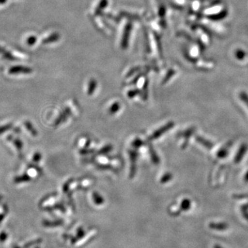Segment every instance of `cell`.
Instances as JSON below:
<instances>
[{
	"instance_id": "obj_1",
	"label": "cell",
	"mask_w": 248,
	"mask_h": 248,
	"mask_svg": "<svg viewBox=\"0 0 248 248\" xmlns=\"http://www.w3.org/2000/svg\"><path fill=\"white\" fill-rule=\"evenodd\" d=\"M173 126H174V123H173V122H169V124H166V125L163 126L162 128H159V130L155 132V133L150 138V140H156V139L161 137V135H164L166 132L169 131L170 129L172 128Z\"/></svg>"
},
{
	"instance_id": "obj_2",
	"label": "cell",
	"mask_w": 248,
	"mask_h": 248,
	"mask_svg": "<svg viewBox=\"0 0 248 248\" xmlns=\"http://www.w3.org/2000/svg\"><path fill=\"white\" fill-rule=\"evenodd\" d=\"M130 161H131V169H130V177L133 178L136 172V161L138 159V153L135 151L130 152Z\"/></svg>"
},
{
	"instance_id": "obj_3",
	"label": "cell",
	"mask_w": 248,
	"mask_h": 248,
	"mask_svg": "<svg viewBox=\"0 0 248 248\" xmlns=\"http://www.w3.org/2000/svg\"><path fill=\"white\" fill-rule=\"evenodd\" d=\"M247 151V146L246 145H243L240 148L239 153L236 155V157H235V162L239 163L241 161V159L244 157L245 153Z\"/></svg>"
},
{
	"instance_id": "obj_4",
	"label": "cell",
	"mask_w": 248,
	"mask_h": 248,
	"mask_svg": "<svg viewBox=\"0 0 248 248\" xmlns=\"http://www.w3.org/2000/svg\"><path fill=\"white\" fill-rule=\"evenodd\" d=\"M93 201H94L96 205H102V204L104 202V199H103L102 196L99 195V194H98L97 192H93Z\"/></svg>"
},
{
	"instance_id": "obj_5",
	"label": "cell",
	"mask_w": 248,
	"mask_h": 248,
	"mask_svg": "<svg viewBox=\"0 0 248 248\" xmlns=\"http://www.w3.org/2000/svg\"><path fill=\"white\" fill-rule=\"evenodd\" d=\"M96 87H97V82L95 80L92 79L89 83V90H88V94L92 95L93 93L95 91Z\"/></svg>"
},
{
	"instance_id": "obj_6",
	"label": "cell",
	"mask_w": 248,
	"mask_h": 248,
	"mask_svg": "<svg viewBox=\"0 0 248 248\" xmlns=\"http://www.w3.org/2000/svg\"><path fill=\"white\" fill-rule=\"evenodd\" d=\"M120 103L115 102L111 106L110 108H109V113L111 115H114V114L117 113L120 109Z\"/></svg>"
},
{
	"instance_id": "obj_7",
	"label": "cell",
	"mask_w": 248,
	"mask_h": 248,
	"mask_svg": "<svg viewBox=\"0 0 248 248\" xmlns=\"http://www.w3.org/2000/svg\"><path fill=\"white\" fill-rule=\"evenodd\" d=\"M19 71H20L21 73H31V70L29 68H24V67H20V68H15L11 70V73H19Z\"/></svg>"
},
{
	"instance_id": "obj_8",
	"label": "cell",
	"mask_w": 248,
	"mask_h": 248,
	"mask_svg": "<svg viewBox=\"0 0 248 248\" xmlns=\"http://www.w3.org/2000/svg\"><path fill=\"white\" fill-rule=\"evenodd\" d=\"M150 153H151V158L152 160H153V163H155V164H159V157H158L157 155H156V152H155V150L153 149V147H151V148H150Z\"/></svg>"
},
{
	"instance_id": "obj_9",
	"label": "cell",
	"mask_w": 248,
	"mask_h": 248,
	"mask_svg": "<svg viewBox=\"0 0 248 248\" xmlns=\"http://www.w3.org/2000/svg\"><path fill=\"white\" fill-rule=\"evenodd\" d=\"M197 140L199 142H200L202 145H203L204 146L206 147V148H211L213 146V144H212L210 142L207 141V140H204V139L200 138V137H197Z\"/></svg>"
},
{
	"instance_id": "obj_10",
	"label": "cell",
	"mask_w": 248,
	"mask_h": 248,
	"mask_svg": "<svg viewBox=\"0 0 248 248\" xmlns=\"http://www.w3.org/2000/svg\"><path fill=\"white\" fill-rule=\"evenodd\" d=\"M25 126L27 128V130H29V132L34 136H36L37 135V131L35 128L32 127V125H31L30 122H27L25 123Z\"/></svg>"
},
{
	"instance_id": "obj_11",
	"label": "cell",
	"mask_w": 248,
	"mask_h": 248,
	"mask_svg": "<svg viewBox=\"0 0 248 248\" xmlns=\"http://www.w3.org/2000/svg\"><path fill=\"white\" fill-rule=\"evenodd\" d=\"M30 180V177L29 175H24L22 177L16 178V183H22L24 182H27V181Z\"/></svg>"
},
{
	"instance_id": "obj_12",
	"label": "cell",
	"mask_w": 248,
	"mask_h": 248,
	"mask_svg": "<svg viewBox=\"0 0 248 248\" xmlns=\"http://www.w3.org/2000/svg\"><path fill=\"white\" fill-rule=\"evenodd\" d=\"M172 179V174H169V173H168V174H165L164 177H162V179H161V183H166L169 182V181L170 180V179Z\"/></svg>"
},
{
	"instance_id": "obj_13",
	"label": "cell",
	"mask_w": 248,
	"mask_h": 248,
	"mask_svg": "<svg viewBox=\"0 0 248 248\" xmlns=\"http://www.w3.org/2000/svg\"><path fill=\"white\" fill-rule=\"evenodd\" d=\"M142 144H143V142H142L141 140H140V139H137L133 143V146L134 148H140V146H142Z\"/></svg>"
},
{
	"instance_id": "obj_14",
	"label": "cell",
	"mask_w": 248,
	"mask_h": 248,
	"mask_svg": "<svg viewBox=\"0 0 248 248\" xmlns=\"http://www.w3.org/2000/svg\"><path fill=\"white\" fill-rule=\"evenodd\" d=\"M227 154H228V149H226V148H223V150L218 152V156L219 158H223L224 156H226Z\"/></svg>"
},
{
	"instance_id": "obj_15",
	"label": "cell",
	"mask_w": 248,
	"mask_h": 248,
	"mask_svg": "<svg viewBox=\"0 0 248 248\" xmlns=\"http://www.w3.org/2000/svg\"><path fill=\"white\" fill-rule=\"evenodd\" d=\"M111 149H112V146H106L105 148H102V151L99 152V153H101V154H104V153H105L106 154V153L110 152L111 151Z\"/></svg>"
},
{
	"instance_id": "obj_16",
	"label": "cell",
	"mask_w": 248,
	"mask_h": 248,
	"mask_svg": "<svg viewBox=\"0 0 248 248\" xmlns=\"http://www.w3.org/2000/svg\"><path fill=\"white\" fill-rule=\"evenodd\" d=\"M41 158H42V155H41L40 153H37L34 155L32 159H33V161H35V162H39V161H40Z\"/></svg>"
},
{
	"instance_id": "obj_17",
	"label": "cell",
	"mask_w": 248,
	"mask_h": 248,
	"mask_svg": "<svg viewBox=\"0 0 248 248\" xmlns=\"http://www.w3.org/2000/svg\"><path fill=\"white\" fill-rule=\"evenodd\" d=\"M241 99L246 103V105L248 107V97L245 93H241Z\"/></svg>"
},
{
	"instance_id": "obj_18",
	"label": "cell",
	"mask_w": 248,
	"mask_h": 248,
	"mask_svg": "<svg viewBox=\"0 0 248 248\" xmlns=\"http://www.w3.org/2000/svg\"><path fill=\"white\" fill-rule=\"evenodd\" d=\"M38 242H40V240H37V241H32V242L29 243V244L25 245V246H24V248H28L31 247V246H33V245H35Z\"/></svg>"
},
{
	"instance_id": "obj_19",
	"label": "cell",
	"mask_w": 248,
	"mask_h": 248,
	"mask_svg": "<svg viewBox=\"0 0 248 248\" xmlns=\"http://www.w3.org/2000/svg\"><path fill=\"white\" fill-rule=\"evenodd\" d=\"M137 94H138V91H130L128 93V97L130 98L134 97Z\"/></svg>"
},
{
	"instance_id": "obj_20",
	"label": "cell",
	"mask_w": 248,
	"mask_h": 248,
	"mask_svg": "<svg viewBox=\"0 0 248 248\" xmlns=\"http://www.w3.org/2000/svg\"><path fill=\"white\" fill-rule=\"evenodd\" d=\"M6 236H7V235H6V233L2 232L1 234H0V241H4L6 239Z\"/></svg>"
},
{
	"instance_id": "obj_21",
	"label": "cell",
	"mask_w": 248,
	"mask_h": 248,
	"mask_svg": "<svg viewBox=\"0 0 248 248\" xmlns=\"http://www.w3.org/2000/svg\"><path fill=\"white\" fill-rule=\"evenodd\" d=\"M70 182L67 183V184H65L64 186H63V191L64 192H67L68 190V186H69Z\"/></svg>"
},
{
	"instance_id": "obj_22",
	"label": "cell",
	"mask_w": 248,
	"mask_h": 248,
	"mask_svg": "<svg viewBox=\"0 0 248 248\" xmlns=\"http://www.w3.org/2000/svg\"><path fill=\"white\" fill-rule=\"evenodd\" d=\"M4 215H0V222L2 221V219H3V218H4Z\"/></svg>"
},
{
	"instance_id": "obj_23",
	"label": "cell",
	"mask_w": 248,
	"mask_h": 248,
	"mask_svg": "<svg viewBox=\"0 0 248 248\" xmlns=\"http://www.w3.org/2000/svg\"><path fill=\"white\" fill-rule=\"evenodd\" d=\"M245 180L246 181V182H248V172L247 174H246V177H245Z\"/></svg>"
},
{
	"instance_id": "obj_24",
	"label": "cell",
	"mask_w": 248,
	"mask_h": 248,
	"mask_svg": "<svg viewBox=\"0 0 248 248\" xmlns=\"http://www.w3.org/2000/svg\"></svg>"
}]
</instances>
